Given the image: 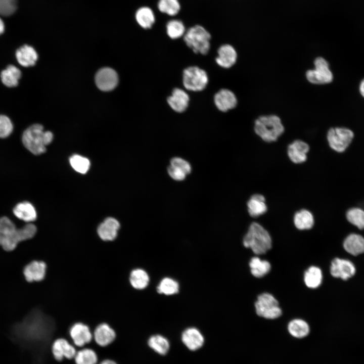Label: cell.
Returning <instances> with one entry per match:
<instances>
[{
    "instance_id": "cell-1",
    "label": "cell",
    "mask_w": 364,
    "mask_h": 364,
    "mask_svg": "<svg viewBox=\"0 0 364 364\" xmlns=\"http://www.w3.org/2000/svg\"><path fill=\"white\" fill-rule=\"evenodd\" d=\"M14 332L19 337L31 342H48L56 329L54 319L41 309H32L22 322L16 324Z\"/></svg>"
},
{
    "instance_id": "cell-2",
    "label": "cell",
    "mask_w": 364,
    "mask_h": 364,
    "mask_svg": "<svg viewBox=\"0 0 364 364\" xmlns=\"http://www.w3.org/2000/svg\"><path fill=\"white\" fill-rule=\"evenodd\" d=\"M36 232V228L32 223L18 229L8 217L0 218V246L6 251L13 250L19 242L32 238Z\"/></svg>"
},
{
    "instance_id": "cell-3",
    "label": "cell",
    "mask_w": 364,
    "mask_h": 364,
    "mask_svg": "<svg viewBox=\"0 0 364 364\" xmlns=\"http://www.w3.org/2000/svg\"><path fill=\"white\" fill-rule=\"evenodd\" d=\"M53 139V134L44 131L43 126L35 124L28 127L23 132L22 141L25 147L34 155H40L46 151V147Z\"/></svg>"
},
{
    "instance_id": "cell-4",
    "label": "cell",
    "mask_w": 364,
    "mask_h": 364,
    "mask_svg": "<svg viewBox=\"0 0 364 364\" xmlns=\"http://www.w3.org/2000/svg\"><path fill=\"white\" fill-rule=\"evenodd\" d=\"M243 245L253 252L260 255L265 253L271 247V239L268 232L260 224L252 222L243 239Z\"/></svg>"
},
{
    "instance_id": "cell-5",
    "label": "cell",
    "mask_w": 364,
    "mask_h": 364,
    "mask_svg": "<svg viewBox=\"0 0 364 364\" xmlns=\"http://www.w3.org/2000/svg\"><path fill=\"white\" fill-rule=\"evenodd\" d=\"M254 129L257 135L268 143L276 141L285 129L280 118L275 115L259 116L255 121Z\"/></svg>"
},
{
    "instance_id": "cell-6",
    "label": "cell",
    "mask_w": 364,
    "mask_h": 364,
    "mask_svg": "<svg viewBox=\"0 0 364 364\" xmlns=\"http://www.w3.org/2000/svg\"><path fill=\"white\" fill-rule=\"evenodd\" d=\"M211 35L203 26L195 25L189 28L184 35L187 46L194 53L205 55L210 49Z\"/></svg>"
},
{
    "instance_id": "cell-7",
    "label": "cell",
    "mask_w": 364,
    "mask_h": 364,
    "mask_svg": "<svg viewBox=\"0 0 364 364\" xmlns=\"http://www.w3.org/2000/svg\"><path fill=\"white\" fill-rule=\"evenodd\" d=\"M208 81L207 72L198 66H189L183 70V84L187 90L202 91L206 87Z\"/></svg>"
},
{
    "instance_id": "cell-8",
    "label": "cell",
    "mask_w": 364,
    "mask_h": 364,
    "mask_svg": "<svg viewBox=\"0 0 364 364\" xmlns=\"http://www.w3.org/2000/svg\"><path fill=\"white\" fill-rule=\"evenodd\" d=\"M354 138L353 132L346 127H332L328 131L327 138L330 148L338 153L345 152Z\"/></svg>"
},
{
    "instance_id": "cell-9",
    "label": "cell",
    "mask_w": 364,
    "mask_h": 364,
    "mask_svg": "<svg viewBox=\"0 0 364 364\" xmlns=\"http://www.w3.org/2000/svg\"><path fill=\"white\" fill-rule=\"evenodd\" d=\"M255 306L257 314L265 318L275 319L282 314L278 301L268 293H262L258 296Z\"/></svg>"
},
{
    "instance_id": "cell-10",
    "label": "cell",
    "mask_w": 364,
    "mask_h": 364,
    "mask_svg": "<svg viewBox=\"0 0 364 364\" xmlns=\"http://www.w3.org/2000/svg\"><path fill=\"white\" fill-rule=\"evenodd\" d=\"M314 69L308 70L305 74L309 82L315 84H323L332 81L333 75L326 60L321 57H317L314 61Z\"/></svg>"
},
{
    "instance_id": "cell-11",
    "label": "cell",
    "mask_w": 364,
    "mask_h": 364,
    "mask_svg": "<svg viewBox=\"0 0 364 364\" xmlns=\"http://www.w3.org/2000/svg\"><path fill=\"white\" fill-rule=\"evenodd\" d=\"M95 82L100 90L104 92L110 91L114 89L118 84V75L112 68H103L97 72Z\"/></svg>"
},
{
    "instance_id": "cell-12",
    "label": "cell",
    "mask_w": 364,
    "mask_h": 364,
    "mask_svg": "<svg viewBox=\"0 0 364 364\" xmlns=\"http://www.w3.org/2000/svg\"><path fill=\"white\" fill-rule=\"evenodd\" d=\"M355 271V265L348 259L335 258L331 262L330 273L335 278L347 280L353 277Z\"/></svg>"
},
{
    "instance_id": "cell-13",
    "label": "cell",
    "mask_w": 364,
    "mask_h": 364,
    "mask_svg": "<svg viewBox=\"0 0 364 364\" xmlns=\"http://www.w3.org/2000/svg\"><path fill=\"white\" fill-rule=\"evenodd\" d=\"M51 351L54 359L58 361H62L64 358L67 359L74 358L76 349L68 341L63 338L54 340L52 344Z\"/></svg>"
},
{
    "instance_id": "cell-14",
    "label": "cell",
    "mask_w": 364,
    "mask_h": 364,
    "mask_svg": "<svg viewBox=\"0 0 364 364\" xmlns=\"http://www.w3.org/2000/svg\"><path fill=\"white\" fill-rule=\"evenodd\" d=\"M69 335L74 344L78 347L89 343L93 338L89 328L81 323H76L72 325L69 330Z\"/></svg>"
},
{
    "instance_id": "cell-15",
    "label": "cell",
    "mask_w": 364,
    "mask_h": 364,
    "mask_svg": "<svg viewBox=\"0 0 364 364\" xmlns=\"http://www.w3.org/2000/svg\"><path fill=\"white\" fill-rule=\"evenodd\" d=\"M237 102L236 95L229 89H221L214 96V103L216 107L222 112H227L235 108Z\"/></svg>"
},
{
    "instance_id": "cell-16",
    "label": "cell",
    "mask_w": 364,
    "mask_h": 364,
    "mask_svg": "<svg viewBox=\"0 0 364 364\" xmlns=\"http://www.w3.org/2000/svg\"><path fill=\"white\" fill-rule=\"evenodd\" d=\"M190 97L183 89L174 88L170 96L167 98V102L170 107L177 113H183L188 108Z\"/></svg>"
},
{
    "instance_id": "cell-17",
    "label": "cell",
    "mask_w": 364,
    "mask_h": 364,
    "mask_svg": "<svg viewBox=\"0 0 364 364\" xmlns=\"http://www.w3.org/2000/svg\"><path fill=\"white\" fill-rule=\"evenodd\" d=\"M181 341L191 351H196L202 347L204 338L201 332L196 328L186 329L181 334Z\"/></svg>"
},
{
    "instance_id": "cell-18",
    "label": "cell",
    "mask_w": 364,
    "mask_h": 364,
    "mask_svg": "<svg viewBox=\"0 0 364 364\" xmlns=\"http://www.w3.org/2000/svg\"><path fill=\"white\" fill-rule=\"evenodd\" d=\"M237 59V53L235 48L230 44H225L218 48L215 62L220 67L228 69L235 65Z\"/></svg>"
},
{
    "instance_id": "cell-19",
    "label": "cell",
    "mask_w": 364,
    "mask_h": 364,
    "mask_svg": "<svg viewBox=\"0 0 364 364\" xmlns=\"http://www.w3.org/2000/svg\"><path fill=\"white\" fill-rule=\"evenodd\" d=\"M309 150V146L306 143L297 140L288 146L287 154L292 162L299 164L306 160L307 153Z\"/></svg>"
},
{
    "instance_id": "cell-20",
    "label": "cell",
    "mask_w": 364,
    "mask_h": 364,
    "mask_svg": "<svg viewBox=\"0 0 364 364\" xmlns=\"http://www.w3.org/2000/svg\"><path fill=\"white\" fill-rule=\"evenodd\" d=\"M115 331L108 324L99 325L94 332V338L96 344L100 347H106L116 339Z\"/></svg>"
},
{
    "instance_id": "cell-21",
    "label": "cell",
    "mask_w": 364,
    "mask_h": 364,
    "mask_svg": "<svg viewBox=\"0 0 364 364\" xmlns=\"http://www.w3.org/2000/svg\"><path fill=\"white\" fill-rule=\"evenodd\" d=\"M119 228L120 224L117 220L108 217L99 225L97 232L103 240L113 241L116 238Z\"/></svg>"
},
{
    "instance_id": "cell-22",
    "label": "cell",
    "mask_w": 364,
    "mask_h": 364,
    "mask_svg": "<svg viewBox=\"0 0 364 364\" xmlns=\"http://www.w3.org/2000/svg\"><path fill=\"white\" fill-rule=\"evenodd\" d=\"M46 264L41 261L34 260L26 265L23 270V274L27 282L40 281L46 275Z\"/></svg>"
},
{
    "instance_id": "cell-23",
    "label": "cell",
    "mask_w": 364,
    "mask_h": 364,
    "mask_svg": "<svg viewBox=\"0 0 364 364\" xmlns=\"http://www.w3.org/2000/svg\"><path fill=\"white\" fill-rule=\"evenodd\" d=\"M343 248L347 253L353 256L363 253L364 237L356 233L348 235L344 240Z\"/></svg>"
},
{
    "instance_id": "cell-24",
    "label": "cell",
    "mask_w": 364,
    "mask_h": 364,
    "mask_svg": "<svg viewBox=\"0 0 364 364\" xmlns=\"http://www.w3.org/2000/svg\"><path fill=\"white\" fill-rule=\"evenodd\" d=\"M16 58L20 65L28 67L35 65L38 59V55L33 47L25 44L16 51Z\"/></svg>"
},
{
    "instance_id": "cell-25",
    "label": "cell",
    "mask_w": 364,
    "mask_h": 364,
    "mask_svg": "<svg viewBox=\"0 0 364 364\" xmlns=\"http://www.w3.org/2000/svg\"><path fill=\"white\" fill-rule=\"evenodd\" d=\"M247 209L249 215L252 217H257L267 211V205L265 197L261 194L253 195L248 201Z\"/></svg>"
},
{
    "instance_id": "cell-26",
    "label": "cell",
    "mask_w": 364,
    "mask_h": 364,
    "mask_svg": "<svg viewBox=\"0 0 364 364\" xmlns=\"http://www.w3.org/2000/svg\"><path fill=\"white\" fill-rule=\"evenodd\" d=\"M13 213L17 218L27 222L35 220L37 217L35 208L28 202L17 204L13 209Z\"/></svg>"
},
{
    "instance_id": "cell-27",
    "label": "cell",
    "mask_w": 364,
    "mask_h": 364,
    "mask_svg": "<svg viewBox=\"0 0 364 364\" xmlns=\"http://www.w3.org/2000/svg\"><path fill=\"white\" fill-rule=\"evenodd\" d=\"M21 76V71L13 65H8L1 73V78L3 83L9 87L17 86Z\"/></svg>"
},
{
    "instance_id": "cell-28",
    "label": "cell",
    "mask_w": 364,
    "mask_h": 364,
    "mask_svg": "<svg viewBox=\"0 0 364 364\" xmlns=\"http://www.w3.org/2000/svg\"><path fill=\"white\" fill-rule=\"evenodd\" d=\"M293 221L296 228L300 230L311 229L314 222L312 214L306 209H301L296 212Z\"/></svg>"
},
{
    "instance_id": "cell-29",
    "label": "cell",
    "mask_w": 364,
    "mask_h": 364,
    "mask_svg": "<svg viewBox=\"0 0 364 364\" xmlns=\"http://www.w3.org/2000/svg\"><path fill=\"white\" fill-rule=\"evenodd\" d=\"M129 282L131 286L137 290L145 289L150 282V277L147 272L142 268L132 270L129 276Z\"/></svg>"
},
{
    "instance_id": "cell-30",
    "label": "cell",
    "mask_w": 364,
    "mask_h": 364,
    "mask_svg": "<svg viewBox=\"0 0 364 364\" xmlns=\"http://www.w3.org/2000/svg\"><path fill=\"white\" fill-rule=\"evenodd\" d=\"M148 345L150 348L160 355H165L170 348L168 339L159 334L151 336L148 340Z\"/></svg>"
},
{
    "instance_id": "cell-31",
    "label": "cell",
    "mask_w": 364,
    "mask_h": 364,
    "mask_svg": "<svg viewBox=\"0 0 364 364\" xmlns=\"http://www.w3.org/2000/svg\"><path fill=\"white\" fill-rule=\"evenodd\" d=\"M135 16L138 23L144 29L151 28L155 22L154 13L149 7L140 8L136 12Z\"/></svg>"
},
{
    "instance_id": "cell-32",
    "label": "cell",
    "mask_w": 364,
    "mask_h": 364,
    "mask_svg": "<svg viewBox=\"0 0 364 364\" xmlns=\"http://www.w3.org/2000/svg\"><path fill=\"white\" fill-rule=\"evenodd\" d=\"M322 279V272L318 267L310 266L304 273V282L308 288L312 289L317 288L321 284Z\"/></svg>"
},
{
    "instance_id": "cell-33",
    "label": "cell",
    "mask_w": 364,
    "mask_h": 364,
    "mask_svg": "<svg viewBox=\"0 0 364 364\" xmlns=\"http://www.w3.org/2000/svg\"><path fill=\"white\" fill-rule=\"evenodd\" d=\"M251 272L256 278H261L270 270L271 265L267 260H261L258 257H252L249 262Z\"/></svg>"
},
{
    "instance_id": "cell-34",
    "label": "cell",
    "mask_w": 364,
    "mask_h": 364,
    "mask_svg": "<svg viewBox=\"0 0 364 364\" xmlns=\"http://www.w3.org/2000/svg\"><path fill=\"white\" fill-rule=\"evenodd\" d=\"M179 289L178 283L170 277L163 278L157 286V291L158 293L167 296L177 294Z\"/></svg>"
},
{
    "instance_id": "cell-35",
    "label": "cell",
    "mask_w": 364,
    "mask_h": 364,
    "mask_svg": "<svg viewBox=\"0 0 364 364\" xmlns=\"http://www.w3.org/2000/svg\"><path fill=\"white\" fill-rule=\"evenodd\" d=\"M73 359L75 364H97L98 356L94 349L84 348L76 352Z\"/></svg>"
},
{
    "instance_id": "cell-36",
    "label": "cell",
    "mask_w": 364,
    "mask_h": 364,
    "mask_svg": "<svg viewBox=\"0 0 364 364\" xmlns=\"http://www.w3.org/2000/svg\"><path fill=\"white\" fill-rule=\"evenodd\" d=\"M288 329L290 334L298 338L306 336L309 332L308 324L301 319H294L288 324Z\"/></svg>"
},
{
    "instance_id": "cell-37",
    "label": "cell",
    "mask_w": 364,
    "mask_h": 364,
    "mask_svg": "<svg viewBox=\"0 0 364 364\" xmlns=\"http://www.w3.org/2000/svg\"><path fill=\"white\" fill-rule=\"evenodd\" d=\"M347 221L359 230L364 229V210L358 207H352L346 212Z\"/></svg>"
},
{
    "instance_id": "cell-38",
    "label": "cell",
    "mask_w": 364,
    "mask_h": 364,
    "mask_svg": "<svg viewBox=\"0 0 364 364\" xmlns=\"http://www.w3.org/2000/svg\"><path fill=\"white\" fill-rule=\"evenodd\" d=\"M185 27L183 23L178 20H172L166 24V32L171 39H177L185 34Z\"/></svg>"
},
{
    "instance_id": "cell-39",
    "label": "cell",
    "mask_w": 364,
    "mask_h": 364,
    "mask_svg": "<svg viewBox=\"0 0 364 364\" xmlns=\"http://www.w3.org/2000/svg\"><path fill=\"white\" fill-rule=\"evenodd\" d=\"M70 163L72 168L77 172L84 174L89 169V160L79 155H73L70 158Z\"/></svg>"
},
{
    "instance_id": "cell-40",
    "label": "cell",
    "mask_w": 364,
    "mask_h": 364,
    "mask_svg": "<svg viewBox=\"0 0 364 364\" xmlns=\"http://www.w3.org/2000/svg\"><path fill=\"white\" fill-rule=\"evenodd\" d=\"M158 7L160 12L170 16L175 15L180 10L178 0H159Z\"/></svg>"
},
{
    "instance_id": "cell-41",
    "label": "cell",
    "mask_w": 364,
    "mask_h": 364,
    "mask_svg": "<svg viewBox=\"0 0 364 364\" xmlns=\"http://www.w3.org/2000/svg\"><path fill=\"white\" fill-rule=\"evenodd\" d=\"M13 129V125L10 119L5 115H0V138L9 136Z\"/></svg>"
},
{
    "instance_id": "cell-42",
    "label": "cell",
    "mask_w": 364,
    "mask_h": 364,
    "mask_svg": "<svg viewBox=\"0 0 364 364\" xmlns=\"http://www.w3.org/2000/svg\"><path fill=\"white\" fill-rule=\"evenodd\" d=\"M17 8V0H0V15L9 16L12 15Z\"/></svg>"
},
{
    "instance_id": "cell-43",
    "label": "cell",
    "mask_w": 364,
    "mask_h": 364,
    "mask_svg": "<svg viewBox=\"0 0 364 364\" xmlns=\"http://www.w3.org/2000/svg\"><path fill=\"white\" fill-rule=\"evenodd\" d=\"M170 165L177 167L182 170L186 174H189L191 171L190 164L185 160L174 157L171 160Z\"/></svg>"
},
{
    "instance_id": "cell-44",
    "label": "cell",
    "mask_w": 364,
    "mask_h": 364,
    "mask_svg": "<svg viewBox=\"0 0 364 364\" xmlns=\"http://www.w3.org/2000/svg\"><path fill=\"white\" fill-rule=\"evenodd\" d=\"M167 171L170 176L176 180H182L186 177V173L171 165L168 167Z\"/></svg>"
},
{
    "instance_id": "cell-45",
    "label": "cell",
    "mask_w": 364,
    "mask_h": 364,
    "mask_svg": "<svg viewBox=\"0 0 364 364\" xmlns=\"http://www.w3.org/2000/svg\"><path fill=\"white\" fill-rule=\"evenodd\" d=\"M99 364H118L116 361L110 359H104Z\"/></svg>"
},
{
    "instance_id": "cell-46",
    "label": "cell",
    "mask_w": 364,
    "mask_h": 364,
    "mask_svg": "<svg viewBox=\"0 0 364 364\" xmlns=\"http://www.w3.org/2000/svg\"><path fill=\"white\" fill-rule=\"evenodd\" d=\"M359 89L361 95L364 98V79L360 82Z\"/></svg>"
},
{
    "instance_id": "cell-47",
    "label": "cell",
    "mask_w": 364,
    "mask_h": 364,
    "mask_svg": "<svg viewBox=\"0 0 364 364\" xmlns=\"http://www.w3.org/2000/svg\"><path fill=\"white\" fill-rule=\"evenodd\" d=\"M5 30V25L2 20L0 18V35L2 34Z\"/></svg>"
}]
</instances>
